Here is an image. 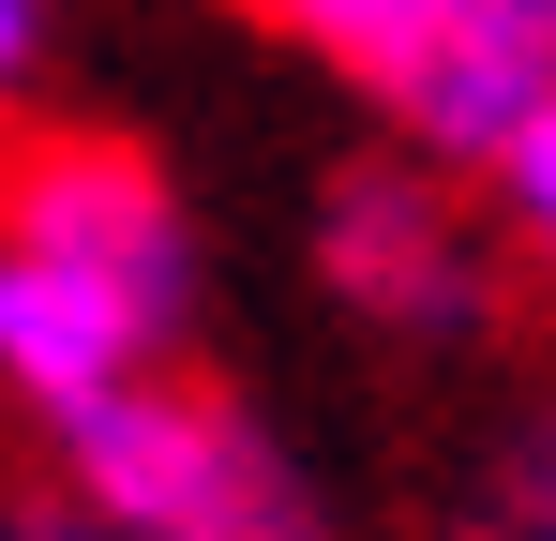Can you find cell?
Here are the masks:
<instances>
[{"label": "cell", "mask_w": 556, "mask_h": 541, "mask_svg": "<svg viewBox=\"0 0 556 541\" xmlns=\"http://www.w3.org/2000/svg\"><path fill=\"white\" fill-rule=\"evenodd\" d=\"M481 180H496V211H511V241H527V270L556 286V105H542V121H527V136H511V151H496Z\"/></svg>", "instance_id": "cell-8"}, {"label": "cell", "mask_w": 556, "mask_h": 541, "mask_svg": "<svg viewBox=\"0 0 556 541\" xmlns=\"http://www.w3.org/2000/svg\"><path fill=\"white\" fill-rule=\"evenodd\" d=\"M166 331H181V316H151L136 286H105V270H76V256H15V241H0V391H15L30 422H61L76 391L136 376Z\"/></svg>", "instance_id": "cell-5"}, {"label": "cell", "mask_w": 556, "mask_h": 541, "mask_svg": "<svg viewBox=\"0 0 556 541\" xmlns=\"http://www.w3.org/2000/svg\"><path fill=\"white\" fill-rule=\"evenodd\" d=\"M452 541H556V376L496 422V451H481V481H466Z\"/></svg>", "instance_id": "cell-6"}, {"label": "cell", "mask_w": 556, "mask_h": 541, "mask_svg": "<svg viewBox=\"0 0 556 541\" xmlns=\"http://www.w3.org/2000/svg\"><path fill=\"white\" fill-rule=\"evenodd\" d=\"M105 541H331V512H316V481H271V496L226 512V527H105Z\"/></svg>", "instance_id": "cell-9"}, {"label": "cell", "mask_w": 556, "mask_h": 541, "mask_svg": "<svg viewBox=\"0 0 556 541\" xmlns=\"http://www.w3.org/2000/svg\"><path fill=\"white\" fill-rule=\"evenodd\" d=\"M0 541H105V512H76L61 481H30V496H0Z\"/></svg>", "instance_id": "cell-10"}, {"label": "cell", "mask_w": 556, "mask_h": 541, "mask_svg": "<svg viewBox=\"0 0 556 541\" xmlns=\"http://www.w3.org/2000/svg\"><path fill=\"white\" fill-rule=\"evenodd\" d=\"M30 30H46V0H0V105H15V76H30Z\"/></svg>", "instance_id": "cell-11"}, {"label": "cell", "mask_w": 556, "mask_h": 541, "mask_svg": "<svg viewBox=\"0 0 556 541\" xmlns=\"http://www.w3.org/2000/svg\"><path fill=\"white\" fill-rule=\"evenodd\" d=\"M496 256H511V241H481L466 180L421 166V151H376V166H346L316 196L331 301L376 316V331H406V347H481V331H496Z\"/></svg>", "instance_id": "cell-2"}, {"label": "cell", "mask_w": 556, "mask_h": 541, "mask_svg": "<svg viewBox=\"0 0 556 541\" xmlns=\"http://www.w3.org/2000/svg\"><path fill=\"white\" fill-rule=\"evenodd\" d=\"M46 466H61V496L105 512V527H226V512H256L271 481H301L226 391H195L166 361L76 391V406L46 422Z\"/></svg>", "instance_id": "cell-1"}, {"label": "cell", "mask_w": 556, "mask_h": 541, "mask_svg": "<svg viewBox=\"0 0 556 541\" xmlns=\"http://www.w3.org/2000/svg\"><path fill=\"white\" fill-rule=\"evenodd\" d=\"M256 30H286V46H316V61H346V76L376 90V61H391V0H241Z\"/></svg>", "instance_id": "cell-7"}, {"label": "cell", "mask_w": 556, "mask_h": 541, "mask_svg": "<svg viewBox=\"0 0 556 541\" xmlns=\"http://www.w3.org/2000/svg\"><path fill=\"white\" fill-rule=\"evenodd\" d=\"M0 241H15V256L105 270V286H136L151 316L195 301L181 196H166L151 151H121V136H15V151H0Z\"/></svg>", "instance_id": "cell-4"}, {"label": "cell", "mask_w": 556, "mask_h": 541, "mask_svg": "<svg viewBox=\"0 0 556 541\" xmlns=\"http://www.w3.org/2000/svg\"><path fill=\"white\" fill-rule=\"evenodd\" d=\"M376 105L406 121L421 166L481 180V166L556 105V0H391Z\"/></svg>", "instance_id": "cell-3"}]
</instances>
